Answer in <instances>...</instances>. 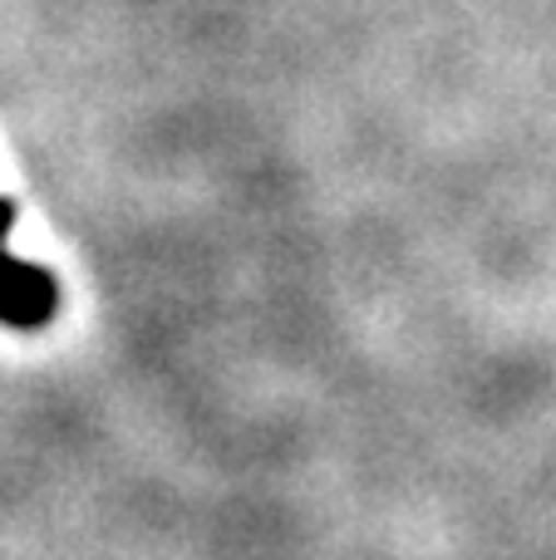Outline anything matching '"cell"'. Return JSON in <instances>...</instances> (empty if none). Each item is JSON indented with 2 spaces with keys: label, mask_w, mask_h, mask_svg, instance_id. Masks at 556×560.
<instances>
[{
  "label": "cell",
  "mask_w": 556,
  "mask_h": 560,
  "mask_svg": "<svg viewBox=\"0 0 556 560\" xmlns=\"http://www.w3.org/2000/svg\"><path fill=\"white\" fill-rule=\"evenodd\" d=\"M10 226H15V202L0 197V325L5 329H45L59 310V280L45 266L15 261L5 252Z\"/></svg>",
  "instance_id": "cell-1"
}]
</instances>
